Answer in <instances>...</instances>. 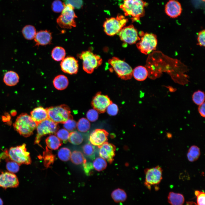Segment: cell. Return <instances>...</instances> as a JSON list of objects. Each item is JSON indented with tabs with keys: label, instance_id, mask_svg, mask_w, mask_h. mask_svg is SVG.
I'll return each mask as SVG.
<instances>
[{
	"label": "cell",
	"instance_id": "cell-1",
	"mask_svg": "<svg viewBox=\"0 0 205 205\" xmlns=\"http://www.w3.org/2000/svg\"><path fill=\"white\" fill-rule=\"evenodd\" d=\"M147 3L143 0H123L120 5L125 16L131 17L133 22L140 21L145 14V8Z\"/></svg>",
	"mask_w": 205,
	"mask_h": 205
},
{
	"label": "cell",
	"instance_id": "cell-2",
	"mask_svg": "<svg viewBox=\"0 0 205 205\" xmlns=\"http://www.w3.org/2000/svg\"><path fill=\"white\" fill-rule=\"evenodd\" d=\"M13 126L15 130L20 135L27 137L32 134L37 125L30 116L23 113L17 117Z\"/></svg>",
	"mask_w": 205,
	"mask_h": 205
},
{
	"label": "cell",
	"instance_id": "cell-3",
	"mask_svg": "<svg viewBox=\"0 0 205 205\" xmlns=\"http://www.w3.org/2000/svg\"><path fill=\"white\" fill-rule=\"evenodd\" d=\"M9 158L19 165H29L32 161L30 153L27 151L26 144L11 147L8 150L5 151Z\"/></svg>",
	"mask_w": 205,
	"mask_h": 205
},
{
	"label": "cell",
	"instance_id": "cell-4",
	"mask_svg": "<svg viewBox=\"0 0 205 205\" xmlns=\"http://www.w3.org/2000/svg\"><path fill=\"white\" fill-rule=\"evenodd\" d=\"M128 21V19L124 16L120 14L116 17L107 18L103 25L104 31L107 35L113 36L118 34Z\"/></svg>",
	"mask_w": 205,
	"mask_h": 205
},
{
	"label": "cell",
	"instance_id": "cell-5",
	"mask_svg": "<svg viewBox=\"0 0 205 205\" xmlns=\"http://www.w3.org/2000/svg\"><path fill=\"white\" fill-rule=\"evenodd\" d=\"M48 118L56 123H63L67 120L73 118L69 107L65 104L47 108Z\"/></svg>",
	"mask_w": 205,
	"mask_h": 205
},
{
	"label": "cell",
	"instance_id": "cell-6",
	"mask_svg": "<svg viewBox=\"0 0 205 205\" xmlns=\"http://www.w3.org/2000/svg\"><path fill=\"white\" fill-rule=\"evenodd\" d=\"M79 57L83 61V69L89 74L92 73L102 63V59L100 56L89 50L82 52Z\"/></svg>",
	"mask_w": 205,
	"mask_h": 205
},
{
	"label": "cell",
	"instance_id": "cell-7",
	"mask_svg": "<svg viewBox=\"0 0 205 205\" xmlns=\"http://www.w3.org/2000/svg\"><path fill=\"white\" fill-rule=\"evenodd\" d=\"M75 8L70 4L65 5L61 14L58 18L57 23L61 28L71 29L76 26L75 19L77 18L74 11Z\"/></svg>",
	"mask_w": 205,
	"mask_h": 205
},
{
	"label": "cell",
	"instance_id": "cell-8",
	"mask_svg": "<svg viewBox=\"0 0 205 205\" xmlns=\"http://www.w3.org/2000/svg\"><path fill=\"white\" fill-rule=\"evenodd\" d=\"M139 34L142 37L136 46L141 53L147 55L156 49L157 40L155 34L143 32H140Z\"/></svg>",
	"mask_w": 205,
	"mask_h": 205
},
{
	"label": "cell",
	"instance_id": "cell-9",
	"mask_svg": "<svg viewBox=\"0 0 205 205\" xmlns=\"http://www.w3.org/2000/svg\"><path fill=\"white\" fill-rule=\"evenodd\" d=\"M108 63L112 66L118 76L122 79L127 80L132 77L133 70L125 61L117 57H113L108 60Z\"/></svg>",
	"mask_w": 205,
	"mask_h": 205
},
{
	"label": "cell",
	"instance_id": "cell-10",
	"mask_svg": "<svg viewBox=\"0 0 205 205\" xmlns=\"http://www.w3.org/2000/svg\"><path fill=\"white\" fill-rule=\"evenodd\" d=\"M36 128L37 134L34 144H39L43 136L55 133L57 131L59 126L57 124L48 118L38 124Z\"/></svg>",
	"mask_w": 205,
	"mask_h": 205
},
{
	"label": "cell",
	"instance_id": "cell-11",
	"mask_svg": "<svg viewBox=\"0 0 205 205\" xmlns=\"http://www.w3.org/2000/svg\"><path fill=\"white\" fill-rule=\"evenodd\" d=\"M162 168L158 165L145 169L144 185L148 189H151V186L159 184L162 179Z\"/></svg>",
	"mask_w": 205,
	"mask_h": 205
},
{
	"label": "cell",
	"instance_id": "cell-12",
	"mask_svg": "<svg viewBox=\"0 0 205 205\" xmlns=\"http://www.w3.org/2000/svg\"><path fill=\"white\" fill-rule=\"evenodd\" d=\"M118 34L122 41L130 44H135L140 39L137 30L132 24L124 26Z\"/></svg>",
	"mask_w": 205,
	"mask_h": 205
},
{
	"label": "cell",
	"instance_id": "cell-13",
	"mask_svg": "<svg viewBox=\"0 0 205 205\" xmlns=\"http://www.w3.org/2000/svg\"><path fill=\"white\" fill-rule=\"evenodd\" d=\"M112 103L108 96L98 92L93 97L91 105L93 108L99 112L103 113L105 112L108 106Z\"/></svg>",
	"mask_w": 205,
	"mask_h": 205
},
{
	"label": "cell",
	"instance_id": "cell-14",
	"mask_svg": "<svg viewBox=\"0 0 205 205\" xmlns=\"http://www.w3.org/2000/svg\"><path fill=\"white\" fill-rule=\"evenodd\" d=\"M109 133L106 130L97 129L93 131L91 134L89 140L91 144L99 148L108 140Z\"/></svg>",
	"mask_w": 205,
	"mask_h": 205
},
{
	"label": "cell",
	"instance_id": "cell-15",
	"mask_svg": "<svg viewBox=\"0 0 205 205\" xmlns=\"http://www.w3.org/2000/svg\"><path fill=\"white\" fill-rule=\"evenodd\" d=\"M19 182L17 176L9 172H2L0 174V187L6 189L9 188H16Z\"/></svg>",
	"mask_w": 205,
	"mask_h": 205
},
{
	"label": "cell",
	"instance_id": "cell-16",
	"mask_svg": "<svg viewBox=\"0 0 205 205\" xmlns=\"http://www.w3.org/2000/svg\"><path fill=\"white\" fill-rule=\"evenodd\" d=\"M60 67L64 72L72 75L76 74L78 70V61L75 58L67 56L61 62Z\"/></svg>",
	"mask_w": 205,
	"mask_h": 205
},
{
	"label": "cell",
	"instance_id": "cell-17",
	"mask_svg": "<svg viewBox=\"0 0 205 205\" xmlns=\"http://www.w3.org/2000/svg\"><path fill=\"white\" fill-rule=\"evenodd\" d=\"M99 154L101 158L106 160L110 164L114 161L116 147L113 144L107 142H105L99 148Z\"/></svg>",
	"mask_w": 205,
	"mask_h": 205
},
{
	"label": "cell",
	"instance_id": "cell-18",
	"mask_svg": "<svg viewBox=\"0 0 205 205\" xmlns=\"http://www.w3.org/2000/svg\"><path fill=\"white\" fill-rule=\"evenodd\" d=\"M165 11L170 17L176 18L181 15L182 8L181 3L177 1L170 0L165 5Z\"/></svg>",
	"mask_w": 205,
	"mask_h": 205
},
{
	"label": "cell",
	"instance_id": "cell-19",
	"mask_svg": "<svg viewBox=\"0 0 205 205\" xmlns=\"http://www.w3.org/2000/svg\"><path fill=\"white\" fill-rule=\"evenodd\" d=\"M52 33L47 30H41L36 32L34 38L35 45L45 46L51 43Z\"/></svg>",
	"mask_w": 205,
	"mask_h": 205
},
{
	"label": "cell",
	"instance_id": "cell-20",
	"mask_svg": "<svg viewBox=\"0 0 205 205\" xmlns=\"http://www.w3.org/2000/svg\"><path fill=\"white\" fill-rule=\"evenodd\" d=\"M30 116L37 125L43 121L48 118L47 111L42 106L34 108L30 112Z\"/></svg>",
	"mask_w": 205,
	"mask_h": 205
},
{
	"label": "cell",
	"instance_id": "cell-21",
	"mask_svg": "<svg viewBox=\"0 0 205 205\" xmlns=\"http://www.w3.org/2000/svg\"><path fill=\"white\" fill-rule=\"evenodd\" d=\"M19 77L18 74L13 71L6 72L4 76L3 80L5 84L8 86H13L19 82Z\"/></svg>",
	"mask_w": 205,
	"mask_h": 205
},
{
	"label": "cell",
	"instance_id": "cell-22",
	"mask_svg": "<svg viewBox=\"0 0 205 205\" xmlns=\"http://www.w3.org/2000/svg\"><path fill=\"white\" fill-rule=\"evenodd\" d=\"M132 75L136 80L142 81L147 78L148 73L145 67L139 66L136 67L133 70Z\"/></svg>",
	"mask_w": 205,
	"mask_h": 205
},
{
	"label": "cell",
	"instance_id": "cell-23",
	"mask_svg": "<svg viewBox=\"0 0 205 205\" xmlns=\"http://www.w3.org/2000/svg\"><path fill=\"white\" fill-rule=\"evenodd\" d=\"M55 87L58 90H63L67 87L69 81L67 77L64 75H60L55 77L53 81Z\"/></svg>",
	"mask_w": 205,
	"mask_h": 205
},
{
	"label": "cell",
	"instance_id": "cell-24",
	"mask_svg": "<svg viewBox=\"0 0 205 205\" xmlns=\"http://www.w3.org/2000/svg\"><path fill=\"white\" fill-rule=\"evenodd\" d=\"M168 200L171 205H183L184 198L182 194L171 192L169 193Z\"/></svg>",
	"mask_w": 205,
	"mask_h": 205
},
{
	"label": "cell",
	"instance_id": "cell-25",
	"mask_svg": "<svg viewBox=\"0 0 205 205\" xmlns=\"http://www.w3.org/2000/svg\"><path fill=\"white\" fill-rule=\"evenodd\" d=\"M21 32L24 38L28 40L34 39L37 32L35 27L31 25L25 26L22 28Z\"/></svg>",
	"mask_w": 205,
	"mask_h": 205
},
{
	"label": "cell",
	"instance_id": "cell-26",
	"mask_svg": "<svg viewBox=\"0 0 205 205\" xmlns=\"http://www.w3.org/2000/svg\"><path fill=\"white\" fill-rule=\"evenodd\" d=\"M112 198L116 203H120L125 201L127 198L125 191L122 189L118 188L114 190L111 194Z\"/></svg>",
	"mask_w": 205,
	"mask_h": 205
},
{
	"label": "cell",
	"instance_id": "cell-27",
	"mask_svg": "<svg viewBox=\"0 0 205 205\" xmlns=\"http://www.w3.org/2000/svg\"><path fill=\"white\" fill-rule=\"evenodd\" d=\"M46 143L48 147L53 150L58 149L62 144L61 141L54 135L48 137L46 140Z\"/></svg>",
	"mask_w": 205,
	"mask_h": 205
},
{
	"label": "cell",
	"instance_id": "cell-28",
	"mask_svg": "<svg viewBox=\"0 0 205 205\" xmlns=\"http://www.w3.org/2000/svg\"><path fill=\"white\" fill-rule=\"evenodd\" d=\"M200 155L199 148L196 145H193L189 148L187 154V158L190 162H194L197 160Z\"/></svg>",
	"mask_w": 205,
	"mask_h": 205
},
{
	"label": "cell",
	"instance_id": "cell-29",
	"mask_svg": "<svg viewBox=\"0 0 205 205\" xmlns=\"http://www.w3.org/2000/svg\"><path fill=\"white\" fill-rule=\"evenodd\" d=\"M65 50L61 46L55 47L53 49L51 52L52 58L56 61H62L65 58Z\"/></svg>",
	"mask_w": 205,
	"mask_h": 205
},
{
	"label": "cell",
	"instance_id": "cell-30",
	"mask_svg": "<svg viewBox=\"0 0 205 205\" xmlns=\"http://www.w3.org/2000/svg\"><path fill=\"white\" fill-rule=\"evenodd\" d=\"M70 158L71 162L76 165L81 164L87 162L83 153L79 151H73L71 154Z\"/></svg>",
	"mask_w": 205,
	"mask_h": 205
},
{
	"label": "cell",
	"instance_id": "cell-31",
	"mask_svg": "<svg viewBox=\"0 0 205 205\" xmlns=\"http://www.w3.org/2000/svg\"><path fill=\"white\" fill-rule=\"evenodd\" d=\"M82 149L83 153L86 157L92 160L95 158L96 150L93 145L87 143L83 146Z\"/></svg>",
	"mask_w": 205,
	"mask_h": 205
},
{
	"label": "cell",
	"instance_id": "cell-32",
	"mask_svg": "<svg viewBox=\"0 0 205 205\" xmlns=\"http://www.w3.org/2000/svg\"><path fill=\"white\" fill-rule=\"evenodd\" d=\"M83 138L82 134L77 131H74L69 133L68 140L71 143L75 145L81 144Z\"/></svg>",
	"mask_w": 205,
	"mask_h": 205
},
{
	"label": "cell",
	"instance_id": "cell-33",
	"mask_svg": "<svg viewBox=\"0 0 205 205\" xmlns=\"http://www.w3.org/2000/svg\"><path fill=\"white\" fill-rule=\"evenodd\" d=\"M93 165L94 169L98 171L104 170L107 167L106 161L101 157L96 158L93 161Z\"/></svg>",
	"mask_w": 205,
	"mask_h": 205
},
{
	"label": "cell",
	"instance_id": "cell-34",
	"mask_svg": "<svg viewBox=\"0 0 205 205\" xmlns=\"http://www.w3.org/2000/svg\"><path fill=\"white\" fill-rule=\"evenodd\" d=\"M77 127L78 130L82 132H86L89 129L90 123L87 119L82 118L78 122Z\"/></svg>",
	"mask_w": 205,
	"mask_h": 205
},
{
	"label": "cell",
	"instance_id": "cell-35",
	"mask_svg": "<svg viewBox=\"0 0 205 205\" xmlns=\"http://www.w3.org/2000/svg\"><path fill=\"white\" fill-rule=\"evenodd\" d=\"M192 98L194 103L197 105H200L204 102V93L200 90H198L193 93Z\"/></svg>",
	"mask_w": 205,
	"mask_h": 205
},
{
	"label": "cell",
	"instance_id": "cell-36",
	"mask_svg": "<svg viewBox=\"0 0 205 205\" xmlns=\"http://www.w3.org/2000/svg\"><path fill=\"white\" fill-rule=\"evenodd\" d=\"M6 158L7 163L6 167L7 170L10 172L15 173L18 172L19 169L20 165L16 162L11 160L7 155Z\"/></svg>",
	"mask_w": 205,
	"mask_h": 205
},
{
	"label": "cell",
	"instance_id": "cell-37",
	"mask_svg": "<svg viewBox=\"0 0 205 205\" xmlns=\"http://www.w3.org/2000/svg\"><path fill=\"white\" fill-rule=\"evenodd\" d=\"M71 154V151L69 149L64 147L59 149L58 152V155L60 160L66 161L70 159Z\"/></svg>",
	"mask_w": 205,
	"mask_h": 205
},
{
	"label": "cell",
	"instance_id": "cell-38",
	"mask_svg": "<svg viewBox=\"0 0 205 205\" xmlns=\"http://www.w3.org/2000/svg\"><path fill=\"white\" fill-rule=\"evenodd\" d=\"M43 157L44 161V165L46 167H48L53 163L55 159L54 155L52 152L46 147V150L44 152Z\"/></svg>",
	"mask_w": 205,
	"mask_h": 205
},
{
	"label": "cell",
	"instance_id": "cell-39",
	"mask_svg": "<svg viewBox=\"0 0 205 205\" xmlns=\"http://www.w3.org/2000/svg\"><path fill=\"white\" fill-rule=\"evenodd\" d=\"M56 134L60 140L66 143L68 140L69 133L67 130L62 128L57 131Z\"/></svg>",
	"mask_w": 205,
	"mask_h": 205
},
{
	"label": "cell",
	"instance_id": "cell-40",
	"mask_svg": "<svg viewBox=\"0 0 205 205\" xmlns=\"http://www.w3.org/2000/svg\"><path fill=\"white\" fill-rule=\"evenodd\" d=\"M65 4L60 0H55L52 3V8L53 11L56 13L62 12L64 9Z\"/></svg>",
	"mask_w": 205,
	"mask_h": 205
},
{
	"label": "cell",
	"instance_id": "cell-41",
	"mask_svg": "<svg viewBox=\"0 0 205 205\" xmlns=\"http://www.w3.org/2000/svg\"><path fill=\"white\" fill-rule=\"evenodd\" d=\"M77 123L73 119L70 118L67 120L63 123V126L67 130L72 131L77 127Z\"/></svg>",
	"mask_w": 205,
	"mask_h": 205
},
{
	"label": "cell",
	"instance_id": "cell-42",
	"mask_svg": "<svg viewBox=\"0 0 205 205\" xmlns=\"http://www.w3.org/2000/svg\"><path fill=\"white\" fill-rule=\"evenodd\" d=\"M86 116L88 120L92 122H95L98 119V112L94 108L90 109L87 113Z\"/></svg>",
	"mask_w": 205,
	"mask_h": 205
},
{
	"label": "cell",
	"instance_id": "cell-43",
	"mask_svg": "<svg viewBox=\"0 0 205 205\" xmlns=\"http://www.w3.org/2000/svg\"><path fill=\"white\" fill-rule=\"evenodd\" d=\"M195 194L197 196V205H205V195L204 192L196 190Z\"/></svg>",
	"mask_w": 205,
	"mask_h": 205
},
{
	"label": "cell",
	"instance_id": "cell-44",
	"mask_svg": "<svg viewBox=\"0 0 205 205\" xmlns=\"http://www.w3.org/2000/svg\"><path fill=\"white\" fill-rule=\"evenodd\" d=\"M108 114L112 116L116 115L118 111V108L117 105L113 103L109 105L106 109Z\"/></svg>",
	"mask_w": 205,
	"mask_h": 205
},
{
	"label": "cell",
	"instance_id": "cell-45",
	"mask_svg": "<svg viewBox=\"0 0 205 205\" xmlns=\"http://www.w3.org/2000/svg\"><path fill=\"white\" fill-rule=\"evenodd\" d=\"M83 164V170L85 174L87 176L92 175L93 173V170L94 169L93 164L86 162Z\"/></svg>",
	"mask_w": 205,
	"mask_h": 205
},
{
	"label": "cell",
	"instance_id": "cell-46",
	"mask_svg": "<svg viewBox=\"0 0 205 205\" xmlns=\"http://www.w3.org/2000/svg\"><path fill=\"white\" fill-rule=\"evenodd\" d=\"M65 5L70 4L74 8L79 9L81 8L82 5V0H63Z\"/></svg>",
	"mask_w": 205,
	"mask_h": 205
},
{
	"label": "cell",
	"instance_id": "cell-47",
	"mask_svg": "<svg viewBox=\"0 0 205 205\" xmlns=\"http://www.w3.org/2000/svg\"><path fill=\"white\" fill-rule=\"evenodd\" d=\"M205 31L204 30L200 31L198 33L197 37V44L202 46H205Z\"/></svg>",
	"mask_w": 205,
	"mask_h": 205
},
{
	"label": "cell",
	"instance_id": "cell-48",
	"mask_svg": "<svg viewBox=\"0 0 205 205\" xmlns=\"http://www.w3.org/2000/svg\"><path fill=\"white\" fill-rule=\"evenodd\" d=\"M205 102L199 105L198 107V111L200 115L202 117L204 118L205 117Z\"/></svg>",
	"mask_w": 205,
	"mask_h": 205
},
{
	"label": "cell",
	"instance_id": "cell-49",
	"mask_svg": "<svg viewBox=\"0 0 205 205\" xmlns=\"http://www.w3.org/2000/svg\"><path fill=\"white\" fill-rule=\"evenodd\" d=\"M185 205H197L195 203V202H187L186 204Z\"/></svg>",
	"mask_w": 205,
	"mask_h": 205
},
{
	"label": "cell",
	"instance_id": "cell-50",
	"mask_svg": "<svg viewBox=\"0 0 205 205\" xmlns=\"http://www.w3.org/2000/svg\"><path fill=\"white\" fill-rule=\"evenodd\" d=\"M3 202L2 200L0 198V205H3Z\"/></svg>",
	"mask_w": 205,
	"mask_h": 205
},
{
	"label": "cell",
	"instance_id": "cell-51",
	"mask_svg": "<svg viewBox=\"0 0 205 205\" xmlns=\"http://www.w3.org/2000/svg\"><path fill=\"white\" fill-rule=\"evenodd\" d=\"M201 0L203 1H205V0Z\"/></svg>",
	"mask_w": 205,
	"mask_h": 205
}]
</instances>
